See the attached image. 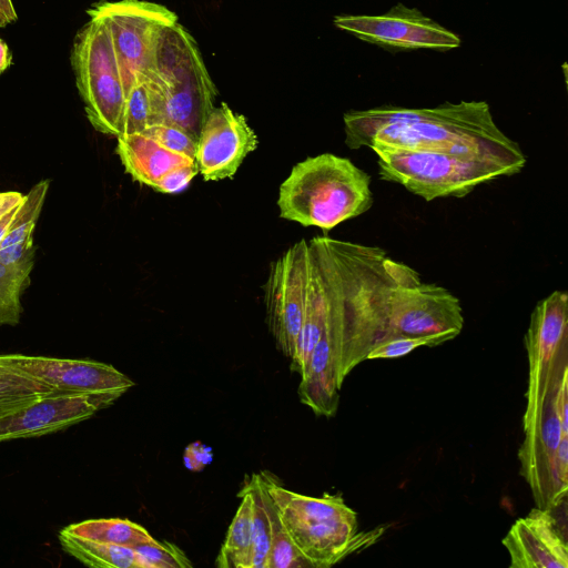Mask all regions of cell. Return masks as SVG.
I'll return each mask as SVG.
<instances>
[{
  "label": "cell",
  "instance_id": "obj_26",
  "mask_svg": "<svg viewBox=\"0 0 568 568\" xmlns=\"http://www.w3.org/2000/svg\"><path fill=\"white\" fill-rule=\"evenodd\" d=\"M253 499V549L252 568H267L270 550V524L262 496L258 474L245 480Z\"/></svg>",
  "mask_w": 568,
  "mask_h": 568
},
{
  "label": "cell",
  "instance_id": "obj_14",
  "mask_svg": "<svg viewBox=\"0 0 568 568\" xmlns=\"http://www.w3.org/2000/svg\"><path fill=\"white\" fill-rule=\"evenodd\" d=\"M258 144L244 115L221 103L209 114L197 140L195 160L205 181L231 179Z\"/></svg>",
  "mask_w": 568,
  "mask_h": 568
},
{
  "label": "cell",
  "instance_id": "obj_23",
  "mask_svg": "<svg viewBox=\"0 0 568 568\" xmlns=\"http://www.w3.org/2000/svg\"><path fill=\"white\" fill-rule=\"evenodd\" d=\"M64 529L82 538L125 547L153 539L144 527L122 518L88 519L71 524Z\"/></svg>",
  "mask_w": 568,
  "mask_h": 568
},
{
  "label": "cell",
  "instance_id": "obj_4",
  "mask_svg": "<svg viewBox=\"0 0 568 568\" xmlns=\"http://www.w3.org/2000/svg\"><path fill=\"white\" fill-rule=\"evenodd\" d=\"M145 81L152 124L176 125L199 140L201 129L215 106L217 91L196 41L179 22L161 32Z\"/></svg>",
  "mask_w": 568,
  "mask_h": 568
},
{
  "label": "cell",
  "instance_id": "obj_8",
  "mask_svg": "<svg viewBox=\"0 0 568 568\" xmlns=\"http://www.w3.org/2000/svg\"><path fill=\"white\" fill-rule=\"evenodd\" d=\"M106 28L120 70L125 98L153 65L161 32L178 22L166 7L144 0L101 1L87 10Z\"/></svg>",
  "mask_w": 568,
  "mask_h": 568
},
{
  "label": "cell",
  "instance_id": "obj_35",
  "mask_svg": "<svg viewBox=\"0 0 568 568\" xmlns=\"http://www.w3.org/2000/svg\"><path fill=\"white\" fill-rule=\"evenodd\" d=\"M11 64V53L8 44L0 39V74H2Z\"/></svg>",
  "mask_w": 568,
  "mask_h": 568
},
{
  "label": "cell",
  "instance_id": "obj_27",
  "mask_svg": "<svg viewBox=\"0 0 568 568\" xmlns=\"http://www.w3.org/2000/svg\"><path fill=\"white\" fill-rule=\"evenodd\" d=\"M151 124L150 92L145 79H142L125 98L120 135L141 134Z\"/></svg>",
  "mask_w": 568,
  "mask_h": 568
},
{
  "label": "cell",
  "instance_id": "obj_1",
  "mask_svg": "<svg viewBox=\"0 0 568 568\" xmlns=\"http://www.w3.org/2000/svg\"><path fill=\"white\" fill-rule=\"evenodd\" d=\"M308 248L326 298L325 323L316 346L348 375L384 339L392 291L420 278L378 246L316 236L308 241Z\"/></svg>",
  "mask_w": 568,
  "mask_h": 568
},
{
  "label": "cell",
  "instance_id": "obj_20",
  "mask_svg": "<svg viewBox=\"0 0 568 568\" xmlns=\"http://www.w3.org/2000/svg\"><path fill=\"white\" fill-rule=\"evenodd\" d=\"M55 387L11 364L0 354V419L55 393Z\"/></svg>",
  "mask_w": 568,
  "mask_h": 568
},
{
  "label": "cell",
  "instance_id": "obj_29",
  "mask_svg": "<svg viewBox=\"0 0 568 568\" xmlns=\"http://www.w3.org/2000/svg\"><path fill=\"white\" fill-rule=\"evenodd\" d=\"M456 336L452 334H433L423 336H396L377 344L367 355L366 359L396 358L404 356L420 346H437Z\"/></svg>",
  "mask_w": 568,
  "mask_h": 568
},
{
  "label": "cell",
  "instance_id": "obj_34",
  "mask_svg": "<svg viewBox=\"0 0 568 568\" xmlns=\"http://www.w3.org/2000/svg\"><path fill=\"white\" fill-rule=\"evenodd\" d=\"M0 14L8 23L17 21L18 14L16 12L12 0H0Z\"/></svg>",
  "mask_w": 568,
  "mask_h": 568
},
{
  "label": "cell",
  "instance_id": "obj_17",
  "mask_svg": "<svg viewBox=\"0 0 568 568\" xmlns=\"http://www.w3.org/2000/svg\"><path fill=\"white\" fill-rule=\"evenodd\" d=\"M115 153L134 181L152 189L173 169L196 162L142 133L116 136Z\"/></svg>",
  "mask_w": 568,
  "mask_h": 568
},
{
  "label": "cell",
  "instance_id": "obj_6",
  "mask_svg": "<svg viewBox=\"0 0 568 568\" xmlns=\"http://www.w3.org/2000/svg\"><path fill=\"white\" fill-rule=\"evenodd\" d=\"M371 149L378 158L381 179L400 184L426 201L464 197L478 185L518 173L501 163L448 153L397 146Z\"/></svg>",
  "mask_w": 568,
  "mask_h": 568
},
{
  "label": "cell",
  "instance_id": "obj_32",
  "mask_svg": "<svg viewBox=\"0 0 568 568\" xmlns=\"http://www.w3.org/2000/svg\"><path fill=\"white\" fill-rule=\"evenodd\" d=\"M212 459L211 448L202 443L190 444L184 452L185 466L193 470L199 471L210 464Z\"/></svg>",
  "mask_w": 568,
  "mask_h": 568
},
{
  "label": "cell",
  "instance_id": "obj_15",
  "mask_svg": "<svg viewBox=\"0 0 568 568\" xmlns=\"http://www.w3.org/2000/svg\"><path fill=\"white\" fill-rule=\"evenodd\" d=\"M11 364L61 392L124 394L134 382L114 366L92 359L7 354Z\"/></svg>",
  "mask_w": 568,
  "mask_h": 568
},
{
  "label": "cell",
  "instance_id": "obj_3",
  "mask_svg": "<svg viewBox=\"0 0 568 568\" xmlns=\"http://www.w3.org/2000/svg\"><path fill=\"white\" fill-rule=\"evenodd\" d=\"M374 203L369 175L333 153L295 164L278 190L282 219L329 231L367 212Z\"/></svg>",
  "mask_w": 568,
  "mask_h": 568
},
{
  "label": "cell",
  "instance_id": "obj_28",
  "mask_svg": "<svg viewBox=\"0 0 568 568\" xmlns=\"http://www.w3.org/2000/svg\"><path fill=\"white\" fill-rule=\"evenodd\" d=\"M148 568H190L191 560L176 545L152 539L132 547Z\"/></svg>",
  "mask_w": 568,
  "mask_h": 568
},
{
  "label": "cell",
  "instance_id": "obj_30",
  "mask_svg": "<svg viewBox=\"0 0 568 568\" xmlns=\"http://www.w3.org/2000/svg\"><path fill=\"white\" fill-rule=\"evenodd\" d=\"M153 139L162 146L195 159L197 150V140L185 130L171 124H152L149 125L143 133Z\"/></svg>",
  "mask_w": 568,
  "mask_h": 568
},
{
  "label": "cell",
  "instance_id": "obj_11",
  "mask_svg": "<svg viewBox=\"0 0 568 568\" xmlns=\"http://www.w3.org/2000/svg\"><path fill=\"white\" fill-rule=\"evenodd\" d=\"M463 327L460 302L447 288L422 282L403 284L390 293L383 341L433 334L458 336Z\"/></svg>",
  "mask_w": 568,
  "mask_h": 568
},
{
  "label": "cell",
  "instance_id": "obj_24",
  "mask_svg": "<svg viewBox=\"0 0 568 568\" xmlns=\"http://www.w3.org/2000/svg\"><path fill=\"white\" fill-rule=\"evenodd\" d=\"M257 474L270 524L267 568H313L311 562L292 542L281 521L277 509L265 488L261 475L260 473Z\"/></svg>",
  "mask_w": 568,
  "mask_h": 568
},
{
  "label": "cell",
  "instance_id": "obj_9",
  "mask_svg": "<svg viewBox=\"0 0 568 568\" xmlns=\"http://www.w3.org/2000/svg\"><path fill=\"white\" fill-rule=\"evenodd\" d=\"M71 59L88 120L97 131L119 136L125 93L109 32L101 21L90 19L78 33Z\"/></svg>",
  "mask_w": 568,
  "mask_h": 568
},
{
  "label": "cell",
  "instance_id": "obj_13",
  "mask_svg": "<svg viewBox=\"0 0 568 568\" xmlns=\"http://www.w3.org/2000/svg\"><path fill=\"white\" fill-rule=\"evenodd\" d=\"M120 393L55 392L0 419V443L55 433L109 407Z\"/></svg>",
  "mask_w": 568,
  "mask_h": 568
},
{
  "label": "cell",
  "instance_id": "obj_22",
  "mask_svg": "<svg viewBox=\"0 0 568 568\" xmlns=\"http://www.w3.org/2000/svg\"><path fill=\"white\" fill-rule=\"evenodd\" d=\"M239 497L241 504L216 557L215 565L220 568H252L253 499L245 484Z\"/></svg>",
  "mask_w": 568,
  "mask_h": 568
},
{
  "label": "cell",
  "instance_id": "obj_16",
  "mask_svg": "<svg viewBox=\"0 0 568 568\" xmlns=\"http://www.w3.org/2000/svg\"><path fill=\"white\" fill-rule=\"evenodd\" d=\"M511 568H567L568 547L552 509L536 507L518 518L503 539Z\"/></svg>",
  "mask_w": 568,
  "mask_h": 568
},
{
  "label": "cell",
  "instance_id": "obj_19",
  "mask_svg": "<svg viewBox=\"0 0 568 568\" xmlns=\"http://www.w3.org/2000/svg\"><path fill=\"white\" fill-rule=\"evenodd\" d=\"M326 298L318 265L308 248L307 284L305 293L303 322L297 338L291 369L303 374L311 353L316 345L325 323Z\"/></svg>",
  "mask_w": 568,
  "mask_h": 568
},
{
  "label": "cell",
  "instance_id": "obj_31",
  "mask_svg": "<svg viewBox=\"0 0 568 568\" xmlns=\"http://www.w3.org/2000/svg\"><path fill=\"white\" fill-rule=\"evenodd\" d=\"M197 173L199 166L196 162L178 166L162 178L154 186V190L165 194L179 193L190 184Z\"/></svg>",
  "mask_w": 568,
  "mask_h": 568
},
{
  "label": "cell",
  "instance_id": "obj_18",
  "mask_svg": "<svg viewBox=\"0 0 568 568\" xmlns=\"http://www.w3.org/2000/svg\"><path fill=\"white\" fill-rule=\"evenodd\" d=\"M49 180L38 182L24 195L9 229L0 243V262L4 264L34 265L33 232L40 216Z\"/></svg>",
  "mask_w": 568,
  "mask_h": 568
},
{
  "label": "cell",
  "instance_id": "obj_7",
  "mask_svg": "<svg viewBox=\"0 0 568 568\" xmlns=\"http://www.w3.org/2000/svg\"><path fill=\"white\" fill-rule=\"evenodd\" d=\"M528 386L523 429L539 417L547 400L568 376V295L556 290L537 303L524 337Z\"/></svg>",
  "mask_w": 568,
  "mask_h": 568
},
{
  "label": "cell",
  "instance_id": "obj_36",
  "mask_svg": "<svg viewBox=\"0 0 568 568\" xmlns=\"http://www.w3.org/2000/svg\"><path fill=\"white\" fill-rule=\"evenodd\" d=\"M7 24H9L6 19L0 14V28H3L6 27Z\"/></svg>",
  "mask_w": 568,
  "mask_h": 568
},
{
  "label": "cell",
  "instance_id": "obj_33",
  "mask_svg": "<svg viewBox=\"0 0 568 568\" xmlns=\"http://www.w3.org/2000/svg\"><path fill=\"white\" fill-rule=\"evenodd\" d=\"M24 194L17 191L0 192V216L23 201Z\"/></svg>",
  "mask_w": 568,
  "mask_h": 568
},
{
  "label": "cell",
  "instance_id": "obj_12",
  "mask_svg": "<svg viewBox=\"0 0 568 568\" xmlns=\"http://www.w3.org/2000/svg\"><path fill=\"white\" fill-rule=\"evenodd\" d=\"M334 24L366 42L403 50L447 51L458 48L462 42L450 30L403 3L379 16H338Z\"/></svg>",
  "mask_w": 568,
  "mask_h": 568
},
{
  "label": "cell",
  "instance_id": "obj_5",
  "mask_svg": "<svg viewBox=\"0 0 568 568\" xmlns=\"http://www.w3.org/2000/svg\"><path fill=\"white\" fill-rule=\"evenodd\" d=\"M260 475L287 535L313 568L335 565L374 544L386 529L357 532V515L341 495L306 496L283 487L266 470Z\"/></svg>",
  "mask_w": 568,
  "mask_h": 568
},
{
  "label": "cell",
  "instance_id": "obj_2",
  "mask_svg": "<svg viewBox=\"0 0 568 568\" xmlns=\"http://www.w3.org/2000/svg\"><path fill=\"white\" fill-rule=\"evenodd\" d=\"M345 144L397 146L448 153L508 165L518 173L527 159L495 123L485 101L445 102L434 108L378 106L344 114Z\"/></svg>",
  "mask_w": 568,
  "mask_h": 568
},
{
  "label": "cell",
  "instance_id": "obj_25",
  "mask_svg": "<svg viewBox=\"0 0 568 568\" xmlns=\"http://www.w3.org/2000/svg\"><path fill=\"white\" fill-rule=\"evenodd\" d=\"M32 266L0 262V326L19 324L21 294L30 283Z\"/></svg>",
  "mask_w": 568,
  "mask_h": 568
},
{
  "label": "cell",
  "instance_id": "obj_10",
  "mask_svg": "<svg viewBox=\"0 0 568 568\" xmlns=\"http://www.w3.org/2000/svg\"><path fill=\"white\" fill-rule=\"evenodd\" d=\"M308 242L290 246L270 265L264 304L270 332L277 348L293 357L303 322L307 284Z\"/></svg>",
  "mask_w": 568,
  "mask_h": 568
},
{
  "label": "cell",
  "instance_id": "obj_21",
  "mask_svg": "<svg viewBox=\"0 0 568 568\" xmlns=\"http://www.w3.org/2000/svg\"><path fill=\"white\" fill-rule=\"evenodd\" d=\"M59 541L65 552L95 568H148L132 547L100 542L75 536L64 528Z\"/></svg>",
  "mask_w": 568,
  "mask_h": 568
}]
</instances>
